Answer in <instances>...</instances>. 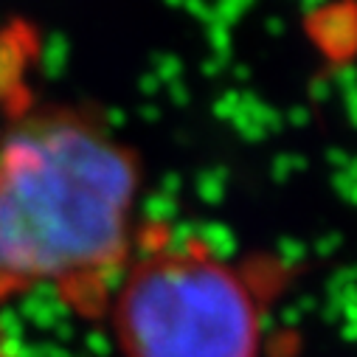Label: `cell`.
I'll use <instances>...</instances> for the list:
<instances>
[{
	"instance_id": "obj_1",
	"label": "cell",
	"mask_w": 357,
	"mask_h": 357,
	"mask_svg": "<svg viewBox=\"0 0 357 357\" xmlns=\"http://www.w3.org/2000/svg\"><path fill=\"white\" fill-rule=\"evenodd\" d=\"M138 160L99 124L56 113L0 141V301L56 287L99 312L132 253Z\"/></svg>"
},
{
	"instance_id": "obj_2",
	"label": "cell",
	"mask_w": 357,
	"mask_h": 357,
	"mask_svg": "<svg viewBox=\"0 0 357 357\" xmlns=\"http://www.w3.org/2000/svg\"><path fill=\"white\" fill-rule=\"evenodd\" d=\"M107 304L124 357H261L264 290L197 236L146 239Z\"/></svg>"
}]
</instances>
